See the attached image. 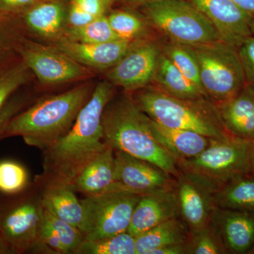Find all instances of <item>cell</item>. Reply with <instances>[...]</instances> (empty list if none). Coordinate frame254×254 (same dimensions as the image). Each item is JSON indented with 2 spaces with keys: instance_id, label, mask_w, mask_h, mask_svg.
Instances as JSON below:
<instances>
[{
  "instance_id": "cell-1",
  "label": "cell",
  "mask_w": 254,
  "mask_h": 254,
  "mask_svg": "<svg viewBox=\"0 0 254 254\" xmlns=\"http://www.w3.org/2000/svg\"><path fill=\"white\" fill-rule=\"evenodd\" d=\"M113 85L106 81L98 84L69 131L43 150V171L33 182L38 188H72L81 172L108 146L102 119L113 97Z\"/></svg>"
},
{
  "instance_id": "cell-2",
  "label": "cell",
  "mask_w": 254,
  "mask_h": 254,
  "mask_svg": "<svg viewBox=\"0 0 254 254\" xmlns=\"http://www.w3.org/2000/svg\"><path fill=\"white\" fill-rule=\"evenodd\" d=\"M102 124L105 142L114 150L149 162L175 179L180 175L175 158L152 136L145 114L130 97L112 98Z\"/></svg>"
},
{
  "instance_id": "cell-3",
  "label": "cell",
  "mask_w": 254,
  "mask_h": 254,
  "mask_svg": "<svg viewBox=\"0 0 254 254\" xmlns=\"http://www.w3.org/2000/svg\"><path fill=\"white\" fill-rule=\"evenodd\" d=\"M90 93L88 86H81L42 100L15 115L2 138L21 136L26 144L43 151L69 131Z\"/></svg>"
},
{
  "instance_id": "cell-4",
  "label": "cell",
  "mask_w": 254,
  "mask_h": 254,
  "mask_svg": "<svg viewBox=\"0 0 254 254\" xmlns=\"http://www.w3.org/2000/svg\"><path fill=\"white\" fill-rule=\"evenodd\" d=\"M134 101L142 113L163 126L195 131L212 139L232 136L210 100H184L152 88L138 93Z\"/></svg>"
},
{
  "instance_id": "cell-5",
  "label": "cell",
  "mask_w": 254,
  "mask_h": 254,
  "mask_svg": "<svg viewBox=\"0 0 254 254\" xmlns=\"http://www.w3.org/2000/svg\"><path fill=\"white\" fill-rule=\"evenodd\" d=\"M43 211L42 190L34 183L16 194L0 193V237L11 254L50 252L39 240Z\"/></svg>"
},
{
  "instance_id": "cell-6",
  "label": "cell",
  "mask_w": 254,
  "mask_h": 254,
  "mask_svg": "<svg viewBox=\"0 0 254 254\" xmlns=\"http://www.w3.org/2000/svg\"><path fill=\"white\" fill-rule=\"evenodd\" d=\"M252 145L253 141L234 136L224 139L210 138L199 155L175 161L180 171L205 182L215 191L235 177L252 175Z\"/></svg>"
},
{
  "instance_id": "cell-7",
  "label": "cell",
  "mask_w": 254,
  "mask_h": 254,
  "mask_svg": "<svg viewBox=\"0 0 254 254\" xmlns=\"http://www.w3.org/2000/svg\"><path fill=\"white\" fill-rule=\"evenodd\" d=\"M194 50L202 88L215 105L232 99L247 84L238 49L218 41L199 46Z\"/></svg>"
},
{
  "instance_id": "cell-8",
  "label": "cell",
  "mask_w": 254,
  "mask_h": 254,
  "mask_svg": "<svg viewBox=\"0 0 254 254\" xmlns=\"http://www.w3.org/2000/svg\"><path fill=\"white\" fill-rule=\"evenodd\" d=\"M150 24L170 41L190 46L221 41L204 15L188 0H153L145 5Z\"/></svg>"
},
{
  "instance_id": "cell-9",
  "label": "cell",
  "mask_w": 254,
  "mask_h": 254,
  "mask_svg": "<svg viewBox=\"0 0 254 254\" xmlns=\"http://www.w3.org/2000/svg\"><path fill=\"white\" fill-rule=\"evenodd\" d=\"M142 195L115 188L81 200L84 210L81 232L86 240H99L127 232Z\"/></svg>"
},
{
  "instance_id": "cell-10",
  "label": "cell",
  "mask_w": 254,
  "mask_h": 254,
  "mask_svg": "<svg viewBox=\"0 0 254 254\" xmlns=\"http://www.w3.org/2000/svg\"><path fill=\"white\" fill-rule=\"evenodd\" d=\"M115 158L117 188L144 195L176 186V179L149 162L118 150Z\"/></svg>"
},
{
  "instance_id": "cell-11",
  "label": "cell",
  "mask_w": 254,
  "mask_h": 254,
  "mask_svg": "<svg viewBox=\"0 0 254 254\" xmlns=\"http://www.w3.org/2000/svg\"><path fill=\"white\" fill-rule=\"evenodd\" d=\"M161 46L153 41L132 44L130 49L108 73L110 83L127 91L144 88L151 83Z\"/></svg>"
},
{
  "instance_id": "cell-12",
  "label": "cell",
  "mask_w": 254,
  "mask_h": 254,
  "mask_svg": "<svg viewBox=\"0 0 254 254\" xmlns=\"http://www.w3.org/2000/svg\"><path fill=\"white\" fill-rule=\"evenodd\" d=\"M194 5L218 32L222 41L239 49L253 36L254 18L231 0H188Z\"/></svg>"
},
{
  "instance_id": "cell-13",
  "label": "cell",
  "mask_w": 254,
  "mask_h": 254,
  "mask_svg": "<svg viewBox=\"0 0 254 254\" xmlns=\"http://www.w3.org/2000/svg\"><path fill=\"white\" fill-rule=\"evenodd\" d=\"M176 181L180 217L190 232L206 227L216 208L213 200L215 190L205 182L181 171Z\"/></svg>"
},
{
  "instance_id": "cell-14",
  "label": "cell",
  "mask_w": 254,
  "mask_h": 254,
  "mask_svg": "<svg viewBox=\"0 0 254 254\" xmlns=\"http://www.w3.org/2000/svg\"><path fill=\"white\" fill-rule=\"evenodd\" d=\"M18 52L22 56L23 63L42 83H61L86 74V69L81 64L63 53L33 47H21Z\"/></svg>"
},
{
  "instance_id": "cell-15",
  "label": "cell",
  "mask_w": 254,
  "mask_h": 254,
  "mask_svg": "<svg viewBox=\"0 0 254 254\" xmlns=\"http://www.w3.org/2000/svg\"><path fill=\"white\" fill-rule=\"evenodd\" d=\"M180 216L176 186L142 195L132 213L127 232L136 237L170 219Z\"/></svg>"
},
{
  "instance_id": "cell-16",
  "label": "cell",
  "mask_w": 254,
  "mask_h": 254,
  "mask_svg": "<svg viewBox=\"0 0 254 254\" xmlns=\"http://www.w3.org/2000/svg\"><path fill=\"white\" fill-rule=\"evenodd\" d=\"M212 227L227 254H248L254 245V213L215 208Z\"/></svg>"
},
{
  "instance_id": "cell-17",
  "label": "cell",
  "mask_w": 254,
  "mask_h": 254,
  "mask_svg": "<svg viewBox=\"0 0 254 254\" xmlns=\"http://www.w3.org/2000/svg\"><path fill=\"white\" fill-rule=\"evenodd\" d=\"M133 43L124 40L102 43H80L67 40L60 43V53L81 64L98 68H112L131 48Z\"/></svg>"
},
{
  "instance_id": "cell-18",
  "label": "cell",
  "mask_w": 254,
  "mask_h": 254,
  "mask_svg": "<svg viewBox=\"0 0 254 254\" xmlns=\"http://www.w3.org/2000/svg\"><path fill=\"white\" fill-rule=\"evenodd\" d=\"M222 123L232 136L254 140V88H245L232 99L216 105Z\"/></svg>"
},
{
  "instance_id": "cell-19",
  "label": "cell",
  "mask_w": 254,
  "mask_h": 254,
  "mask_svg": "<svg viewBox=\"0 0 254 254\" xmlns=\"http://www.w3.org/2000/svg\"><path fill=\"white\" fill-rule=\"evenodd\" d=\"M145 119L152 136L175 160L194 158L210 143V138L197 132L163 126L146 115Z\"/></svg>"
},
{
  "instance_id": "cell-20",
  "label": "cell",
  "mask_w": 254,
  "mask_h": 254,
  "mask_svg": "<svg viewBox=\"0 0 254 254\" xmlns=\"http://www.w3.org/2000/svg\"><path fill=\"white\" fill-rule=\"evenodd\" d=\"M115 150L108 145L88 164L77 177L72 189L86 196L99 195L116 188Z\"/></svg>"
},
{
  "instance_id": "cell-21",
  "label": "cell",
  "mask_w": 254,
  "mask_h": 254,
  "mask_svg": "<svg viewBox=\"0 0 254 254\" xmlns=\"http://www.w3.org/2000/svg\"><path fill=\"white\" fill-rule=\"evenodd\" d=\"M151 82L157 89L176 98L190 100L208 99L204 91L190 81L163 53L157 62Z\"/></svg>"
},
{
  "instance_id": "cell-22",
  "label": "cell",
  "mask_w": 254,
  "mask_h": 254,
  "mask_svg": "<svg viewBox=\"0 0 254 254\" xmlns=\"http://www.w3.org/2000/svg\"><path fill=\"white\" fill-rule=\"evenodd\" d=\"M190 234L181 217L170 219L135 237L136 254H150L160 247L186 243Z\"/></svg>"
},
{
  "instance_id": "cell-23",
  "label": "cell",
  "mask_w": 254,
  "mask_h": 254,
  "mask_svg": "<svg viewBox=\"0 0 254 254\" xmlns=\"http://www.w3.org/2000/svg\"><path fill=\"white\" fill-rule=\"evenodd\" d=\"M71 187H59L42 190L45 209L54 216L82 230L84 224V210L81 200Z\"/></svg>"
},
{
  "instance_id": "cell-24",
  "label": "cell",
  "mask_w": 254,
  "mask_h": 254,
  "mask_svg": "<svg viewBox=\"0 0 254 254\" xmlns=\"http://www.w3.org/2000/svg\"><path fill=\"white\" fill-rule=\"evenodd\" d=\"M213 200L216 208L254 213V177L242 175L229 180L217 189Z\"/></svg>"
},
{
  "instance_id": "cell-25",
  "label": "cell",
  "mask_w": 254,
  "mask_h": 254,
  "mask_svg": "<svg viewBox=\"0 0 254 254\" xmlns=\"http://www.w3.org/2000/svg\"><path fill=\"white\" fill-rule=\"evenodd\" d=\"M28 26L45 36L58 33L62 26L64 11L61 5L47 2L30 8L24 16Z\"/></svg>"
},
{
  "instance_id": "cell-26",
  "label": "cell",
  "mask_w": 254,
  "mask_h": 254,
  "mask_svg": "<svg viewBox=\"0 0 254 254\" xmlns=\"http://www.w3.org/2000/svg\"><path fill=\"white\" fill-rule=\"evenodd\" d=\"M161 49L162 53L190 81L203 90L198 59L191 46L170 41L161 46Z\"/></svg>"
},
{
  "instance_id": "cell-27",
  "label": "cell",
  "mask_w": 254,
  "mask_h": 254,
  "mask_svg": "<svg viewBox=\"0 0 254 254\" xmlns=\"http://www.w3.org/2000/svg\"><path fill=\"white\" fill-rule=\"evenodd\" d=\"M73 254H136L135 237L127 232L99 240L84 239Z\"/></svg>"
},
{
  "instance_id": "cell-28",
  "label": "cell",
  "mask_w": 254,
  "mask_h": 254,
  "mask_svg": "<svg viewBox=\"0 0 254 254\" xmlns=\"http://www.w3.org/2000/svg\"><path fill=\"white\" fill-rule=\"evenodd\" d=\"M30 184L27 170L21 163L11 160L0 161V193L16 194Z\"/></svg>"
},
{
  "instance_id": "cell-29",
  "label": "cell",
  "mask_w": 254,
  "mask_h": 254,
  "mask_svg": "<svg viewBox=\"0 0 254 254\" xmlns=\"http://www.w3.org/2000/svg\"><path fill=\"white\" fill-rule=\"evenodd\" d=\"M71 41L85 43H102L121 40L110 26L108 17L100 16L81 27H73L70 33Z\"/></svg>"
},
{
  "instance_id": "cell-30",
  "label": "cell",
  "mask_w": 254,
  "mask_h": 254,
  "mask_svg": "<svg viewBox=\"0 0 254 254\" xmlns=\"http://www.w3.org/2000/svg\"><path fill=\"white\" fill-rule=\"evenodd\" d=\"M42 221L58 237L64 249L65 254H73L84 240L79 229L57 218L45 208Z\"/></svg>"
},
{
  "instance_id": "cell-31",
  "label": "cell",
  "mask_w": 254,
  "mask_h": 254,
  "mask_svg": "<svg viewBox=\"0 0 254 254\" xmlns=\"http://www.w3.org/2000/svg\"><path fill=\"white\" fill-rule=\"evenodd\" d=\"M187 254H227L220 237L209 224L196 231L190 232L186 242Z\"/></svg>"
},
{
  "instance_id": "cell-32",
  "label": "cell",
  "mask_w": 254,
  "mask_h": 254,
  "mask_svg": "<svg viewBox=\"0 0 254 254\" xmlns=\"http://www.w3.org/2000/svg\"><path fill=\"white\" fill-rule=\"evenodd\" d=\"M110 26L120 39L131 42L144 31V23L135 15L117 11L108 17Z\"/></svg>"
},
{
  "instance_id": "cell-33",
  "label": "cell",
  "mask_w": 254,
  "mask_h": 254,
  "mask_svg": "<svg viewBox=\"0 0 254 254\" xmlns=\"http://www.w3.org/2000/svg\"><path fill=\"white\" fill-rule=\"evenodd\" d=\"M29 70L23 62L0 73V112L13 93L27 82Z\"/></svg>"
},
{
  "instance_id": "cell-34",
  "label": "cell",
  "mask_w": 254,
  "mask_h": 254,
  "mask_svg": "<svg viewBox=\"0 0 254 254\" xmlns=\"http://www.w3.org/2000/svg\"><path fill=\"white\" fill-rule=\"evenodd\" d=\"M247 84L254 88V36L247 38L238 49Z\"/></svg>"
},
{
  "instance_id": "cell-35",
  "label": "cell",
  "mask_w": 254,
  "mask_h": 254,
  "mask_svg": "<svg viewBox=\"0 0 254 254\" xmlns=\"http://www.w3.org/2000/svg\"><path fill=\"white\" fill-rule=\"evenodd\" d=\"M23 99L20 98H10L0 112V138H2L3 133L8 124L15 115H17L22 109Z\"/></svg>"
},
{
  "instance_id": "cell-36",
  "label": "cell",
  "mask_w": 254,
  "mask_h": 254,
  "mask_svg": "<svg viewBox=\"0 0 254 254\" xmlns=\"http://www.w3.org/2000/svg\"><path fill=\"white\" fill-rule=\"evenodd\" d=\"M95 18L94 16L87 13L78 5L73 2L71 3L68 19L73 27H81V26H85V25L91 22Z\"/></svg>"
},
{
  "instance_id": "cell-37",
  "label": "cell",
  "mask_w": 254,
  "mask_h": 254,
  "mask_svg": "<svg viewBox=\"0 0 254 254\" xmlns=\"http://www.w3.org/2000/svg\"><path fill=\"white\" fill-rule=\"evenodd\" d=\"M72 2L95 18L103 16L104 12L105 5L101 0H72Z\"/></svg>"
},
{
  "instance_id": "cell-38",
  "label": "cell",
  "mask_w": 254,
  "mask_h": 254,
  "mask_svg": "<svg viewBox=\"0 0 254 254\" xmlns=\"http://www.w3.org/2000/svg\"><path fill=\"white\" fill-rule=\"evenodd\" d=\"M37 0H0V10L14 11L28 7L34 4Z\"/></svg>"
},
{
  "instance_id": "cell-39",
  "label": "cell",
  "mask_w": 254,
  "mask_h": 254,
  "mask_svg": "<svg viewBox=\"0 0 254 254\" xmlns=\"http://www.w3.org/2000/svg\"><path fill=\"white\" fill-rule=\"evenodd\" d=\"M186 243L172 245L160 247L151 252L150 254H185Z\"/></svg>"
},
{
  "instance_id": "cell-40",
  "label": "cell",
  "mask_w": 254,
  "mask_h": 254,
  "mask_svg": "<svg viewBox=\"0 0 254 254\" xmlns=\"http://www.w3.org/2000/svg\"><path fill=\"white\" fill-rule=\"evenodd\" d=\"M254 18V0H231Z\"/></svg>"
},
{
  "instance_id": "cell-41",
  "label": "cell",
  "mask_w": 254,
  "mask_h": 254,
  "mask_svg": "<svg viewBox=\"0 0 254 254\" xmlns=\"http://www.w3.org/2000/svg\"><path fill=\"white\" fill-rule=\"evenodd\" d=\"M0 254H11V251L8 248L7 246L5 245L4 241L0 237Z\"/></svg>"
},
{
  "instance_id": "cell-42",
  "label": "cell",
  "mask_w": 254,
  "mask_h": 254,
  "mask_svg": "<svg viewBox=\"0 0 254 254\" xmlns=\"http://www.w3.org/2000/svg\"><path fill=\"white\" fill-rule=\"evenodd\" d=\"M252 175L254 177V140L252 145Z\"/></svg>"
},
{
  "instance_id": "cell-43",
  "label": "cell",
  "mask_w": 254,
  "mask_h": 254,
  "mask_svg": "<svg viewBox=\"0 0 254 254\" xmlns=\"http://www.w3.org/2000/svg\"><path fill=\"white\" fill-rule=\"evenodd\" d=\"M104 5H107L111 2L112 0H101Z\"/></svg>"
},
{
  "instance_id": "cell-44",
  "label": "cell",
  "mask_w": 254,
  "mask_h": 254,
  "mask_svg": "<svg viewBox=\"0 0 254 254\" xmlns=\"http://www.w3.org/2000/svg\"><path fill=\"white\" fill-rule=\"evenodd\" d=\"M249 254H254V245L252 247V248L251 249L250 252H248Z\"/></svg>"
},
{
  "instance_id": "cell-45",
  "label": "cell",
  "mask_w": 254,
  "mask_h": 254,
  "mask_svg": "<svg viewBox=\"0 0 254 254\" xmlns=\"http://www.w3.org/2000/svg\"><path fill=\"white\" fill-rule=\"evenodd\" d=\"M252 33H253V36H254V19L253 20V21H252Z\"/></svg>"
},
{
  "instance_id": "cell-46",
  "label": "cell",
  "mask_w": 254,
  "mask_h": 254,
  "mask_svg": "<svg viewBox=\"0 0 254 254\" xmlns=\"http://www.w3.org/2000/svg\"><path fill=\"white\" fill-rule=\"evenodd\" d=\"M132 1H147V2H148V1H153V0H132Z\"/></svg>"
}]
</instances>
